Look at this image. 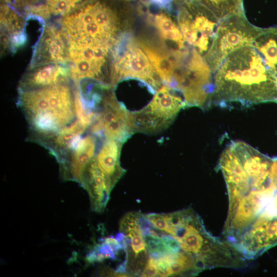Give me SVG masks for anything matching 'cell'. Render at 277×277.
Returning <instances> with one entry per match:
<instances>
[{"label":"cell","mask_w":277,"mask_h":277,"mask_svg":"<svg viewBox=\"0 0 277 277\" xmlns=\"http://www.w3.org/2000/svg\"><path fill=\"white\" fill-rule=\"evenodd\" d=\"M69 42L59 26L47 25L35 47L30 67L68 63Z\"/></svg>","instance_id":"cell-12"},{"label":"cell","mask_w":277,"mask_h":277,"mask_svg":"<svg viewBox=\"0 0 277 277\" xmlns=\"http://www.w3.org/2000/svg\"><path fill=\"white\" fill-rule=\"evenodd\" d=\"M180 93L168 85L160 87L147 106L133 113L135 131L154 133L166 129L185 106Z\"/></svg>","instance_id":"cell-8"},{"label":"cell","mask_w":277,"mask_h":277,"mask_svg":"<svg viewBox=\"0 0 277 277\" xmlns=\"http://www.w3.org/2000/svg\"><path fill=\"white\" fill-rule=\"evenodd\" d=\"M212 73L204 57L195 49L187 50L169 86L182 94L185 106L205 109L211 105Z\"/></svg>","instance_id":"cell-5"},{"label":"cell","mask_w":277,"mask_h":277,"mask_svg":"<svg viewBox=\"0 0 277 277\" xmlns=\"http://www.w3.org/2000/svg\"><path fill=\"white\" fill-rule=\"evenodd\" d=\"M146 215L154 226L167 233L168 224L166 213H150Z\"/></svg>","instance_id":"cell-24"},{"label":"cell","mask_w":277,"mask_h":277,"mask_svg":"<svg viewBox=\"0 0 277 277\" xmlns=\"http://www.w3.org/2000/svg\"><path fill=\"white\" fill-rule=\"evenodd\" d=\"M123 1H130V0H123Z\"/></svg>","instance_id":"cell-28"},{"label":"cell","mask_w":277,"mask_h":277,"mask_svg":"<svg viewBox=\"0 0 277 277\" xmlns=\"http://www.w3.org/2000/svg\"><path fill=\"white\" fill-rule=\"evenodd\" d=\"M80 184L88 193L92 209L97 212H102L113 187L97 164L95 156L84 168Z\"/></svg>","instance_id":"cell-14"},{"label":"cell","mask_w":277,"mask_h":277,"mask_svg":"<svg viewBox=\"0 0 277 277\" xmlns=\"http://www.w3.org/2000/svg\"><path fill=\"white\" fill-rule=\"evenodd\" d=\"M122 144L116 140L105 138L95 155L97 164L108 177L113 187L126 171L120 163Z\"/></svg>","instance_id":"cell-18"},{"label":"cell","mask_w":277,"mask_h":277,"mask_svg":"<svg viewBox=\"0 0 277 277\" xmlns=\"http://www.w3.org/2000/svg\"><path fill=\"white\" fill-rule=\"evenodd\" d=\"M200 2L219 19L234 13H244L243 8L235 0H200Z\"/></svg>","instance_id":"cell-23"},{"label":"cell","mask_w":277,"mask_h":277,"mask_svg":"<svg viewBox=\"0 0 277 277\" xmlns=\"http://www.w3.org/2000/svg\"><path fill=\"white\" fill-rule=\"evenodd\" d=\"M253 46L260 53L266 64L277 75V26L262 28Z\"/></svg>","instance_id":"cell-19"},{"label":"cell","mask_w":277,"mask_h":277,"mask_svg":"<svg viewBox=\"0 0 277 277\" xmlns=\"http://www.w3.org/2000/svg\"><path fill=\"white\" fill-rule=\"evenodd\" d=\"M138 44L148 57L161 80L170 86L181 61L184 49L167 52L143 42H140Z\"/></svg>","instance_id":"cell-17"},{"label":"cell","mask_w":277,"mask_h":277,"mask_svg":"<svg viewBox=\"0 0 277 277\" xmlns=\"http://www.w3.org/2000/svg\"><path fill=\"white\" fill-rule=\"evenodd\" d=\"M211 105L277 103V75L253 46L229 54L214 73Z\"/></svg>","instance_id":"cell-2"},{"label":"cell","mask_w":277,"mask_h":277,"mask_svg":"<svg viewBox=\"0 0 277 277\" xmlns=\"http://www.w3.org/2000/svg\"><path fill=\"white\" fill-rule=\"evenodd\" d=\"M72 82L18 90V105L29 126L28 140L36 142L50 136L76 120Z\"/></svg>","instance_id":"cell-3"},{"label":"cell","mask_w":277,"mask_h":277,"mask_svg":"<svg viewBox=\"0 0 277 277\" xmlns=\"http://www.w3.org/2000/svg\"><path fill=\"white\" fill-rule=\"evenodd\" d=\"M154 3L160 5H164L166 4L168 1V0H151Z\"/></svg>","instance_id":"cell-26"},{"label":"cell","mask_w":277,"mask_h":277,"mask_svg":"<svg viewBox=\"0 0 277 277\" xmlns=\"http://www.w3.org/2000/svg\"><path fill=\"white\" fill-rule=\"evenodd\" d=\"M262 29L251 24L244 13H234L221 19L211 45L203 56L212 73L231 52L253 46Z\"/></svg>","instance_id":"cell-6"},{"label":"cell","mask_w":277,"mask_h":277,"mask_svg":"<svg viewBox=\"0 0 277 277\" xmlns=\"http://www.w3.org/2000/svg\"><path fill=\"white\" fill-rule=\"evenodd\" d=\"M272 160L228 146L219 168L226 184L229 208L223 235L246 259H254L277 238V182Z\"/></svg>","instance_id":"cell-1"},{"label":"cell","mask_w":277,"mask_h":277,"mask_svg":"<svg viewBox=\"0 0 277 277\" xmlns=\"http://www.w3.org/2000/svg\"><path fill=\"white\" fill-rule=\"evenodd\" d=\"M88 128L76 119L58 131L36 143L46 148L58 163L62 162L75 147Z\"/></svg>","instance_id":"cell-15"},{"label":"cell","mask_w":277,"mask_h":277,"mask_svg":"<svg viewBox=\"0 0 277 277\" xmlns=\"http://www.w3.org/2000/svg\"><path fill=\"white\" fill-rule=\"evenodd\" d=\"M72 81L68 66L47 64L29 68L21 78L18 90H29Z\"/></svg>","instance_id":"cell-16"},{"label":"cell","mask_w":277,"mask_h":277,"mask_svg":"<svg viewBox=\"0 0 277 277\" xmlns=\"http://www.w3.org/2000/svg\"><path fill=\"white\" fill-rule=\"evenodd\" d=\"M235 1L240 6L243 7V0H235Z\"/></svg>","instance_id":"cell-27"},{"label":"cell","mask_w":277,"mask_h":277,"mask_svg":"<svg viewBox=\"0 0 277 277\" xmlns=\"http://www.w3.org/2000/svg\"><path fill=\"white\" fill-rule=\"evenodd\" d=\"M98 140L90 133L82 137L65 160L59 163L61 174L64 180L80 183L84 168L96 153Z\"/></svg>","instance_id":"cell-13"},{"label":"cell","mask_w":277,"mask_h":277,"mask_svg":"<svg viewBox=\"0 0 277 277\" xmlns=\"http://www.w3.org/2000/svg\"><path fill=\"white\" fill-rule=\"evenodd\" d=\"M110 70L111 86L124 78L132 77L145 82L153 88L160 87L161 79L144 50L136 43L129 40L122 50L118 47L116 49Z\"/></svg>","instance_id":"cell-11"},{"label":"cell","mask_w":277,"mask_h":277,"mask_svg":"<svg viewBox=\"0 0 277 277\" xmlns=\"http://www.w3.org/2000/svg\"><path fill=\"white\" fill-rule=\"evenodd\" d=\"M177 19L185 41L204 55L211 45L221 19L201 3L183 8Z\"/></svg>","instance_id":"cell-10"},{"label":"cell","mask_w":277,"mask_h":277,"mask_svg":"<svg viewBox=\"0 0 277 277\" xmlns=\"http://www.w3.org/2000/svg\"><path fill=\"white\" fill-rule=\"evenodd\" d=\"M122 250L123 246L116 238L106 237L100 243L93 246L87 254L86 260L89 263H94L107 259L113 260Z\"/></svg>","instance_id":"cell-21"},{"label":"cell","mask_w":277,"mask_h":277,"mask_svg":"<svg viewBox=\"0 0 277 277\" xmlns=\"http://www.w3.org/2000/svg\"><path fill=\"white\" fill-rule=\"evenodd\" d=\"M68 42V66L73 83L92 80L110 87V80L104 70L112 45L86 40Z\"/></svg>","instance_id":"cell-7"},{"label":"cell","mask_w":277,"mask_h":277,"mask_svg":"<svg viewBox=\"0 0 277 277\" xmlns=\"http://www.w3.org/2000/svg\"><path fill=\"white\" fill-rule=\"evenodd\" d=\"M88 131L98 137L114 139L123 143L135 132L133 114L117 101L109 87L104 90L100 111Z\"/></svg>","instance_id":"cell-9"},{"label":"cell","mask_w":277,"mask_h":277,"mask_svg":"<svg viewBox=\"0 0 277 277\" xmlns=\"http://www.w3.org/2000/svg\"><path fill=\"white\" fill-rule=\"evenodd\" d=\"M60 26L68 41L86 40L112 45L118 29L116 16L98 2L89 3L62 17Z\"/></svg>","instance_id":"cell-4"},{"label":"cell","mask_w":277,"mask_h":277,"mask_svg":"<svg viewBox=\"0 0 277 277\" xmlns=\"http://www.w3.org/2000/svg\"><path fill=\"white\" fill-rule=\"evenodd\" d=\"M144 238L146 249L150 257L156 258L182 251L179 242L170 234L161 239Z\"/></svg>","instance_id":"cell-22"},{"label":"cell","mask_w":277,"mask_h":277,"mask_svg":"<svg viewBox=\"0 0 277 277\" xmlns=\"http://www.w3.org/2000/svg\"><path fill=\"white\" fill-rule=\"evenodd\" d=\"M154 24L164 39L174 44L179 49L185 48V39L178 27L172 18L164 13L155 15Z\"/></svg>","instance_id":"cell-20"},{"label":"cell","mask_w":277,"mask_h":277,"mask_svg":"<svg viewBox=\"0 0 277 277\" xmlns=\"http://www.w3.org/2000/svg\"><path fill=\"white\" fill-rule=\"evenodd\" d=\"M141 276H159L158 270L149 257L148 262L142 273Z\"/></svg>","instance_id":"cell-25"}]
</instances>
